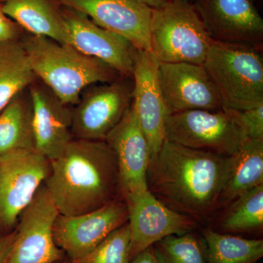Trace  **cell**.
Here are the masks:
<instances>
[{"instance_id": "cell-1", "label": "cell", "mask_w": 263, "mask_h": 263, "mask_svg": "<svg viewBox=\"0 0 263 263\" xmlns=\"http://www.w3.org/2000/svg\"><path fill=\"white\" fill-rule=\"evenodd\" d=\"M233 157L165 141L147 171L148 191L164 205L208 224L218 211Z\"/></svg>"}, {"instance_id": "cell-2", "label": "cell", "mask_w": 263, "mask_h": 263, "mask_svg": "<svg viewBox=\"0 0 263 263\" xmlns=\"http://www.w3.org/2000/svg\"><path fill=\"white\" fill-rule=\"evenodd\" d=\"M59 214L76 216L123 199L115 154L105 141L73 138L45 182Z\"/></svg>"}, {"instance_id": "cell-3", "label": "cell", "mask_w": 263, "mask_h": 263, "mask_svg": "<svg viewBox=\"0 0 263 263\" xmlns=\"http://www.w3.org/2000/svg\"><path fill=\"white\" fill-rule=\"evenodd\" d=\"M22 43L36 78L70 106L76 105L83 91L91 85L122 77L103 62L70 45L32 34Z\"/></svg>"}, {"instance_id": "cell-4", "label": "cell", "mask_w": 263, "mask_h": 263, "mask_svg": "<svg viewBox=\"0 0 263 263\" xmlns=\"http://www.w3.org/2000/svg\"><path fill=\"white\" fill-rule=\"evenodd\" d=\"M202 65L215 84L223 110H247L263 105L260 48L212 41Z\"/></svg>"}, {"instance_id": "cell-5", "label": "cell", "mask_w": 263, "mask_h": 263, "mask_svg": "<svg viewBox=\"0 0 263 263\" xmlns=\"http://www.w3.org/2000/svg\"><path fill=\"white\" fill-rule=\"evenodd\" d=\"M151 51L159 62L202 65L212 41L193 4L169 0L152 10Z\"/></svg>"}, {"instance_id": "cell-6", "label": "cell", "mask_w": 263, "mask_h": 263, "mask_svg": "<svg viewBox=\"0 0 263 263\" xmlns=\"http://www.w3.org/2000/svg\"><path fill=\"white\" fill-rule=\"evenodd\" d=\"M248 138L226 110H190L167 115L165 141L230 157Z\"/></svg>"}, {"instance_id": "cell-7", "label": "cell", "mask_w": 263, "mask_h": 263, "mask_svg": "<svg viewBox=\"0 0 263 263\" xmlns=\"http://www.w3.org/2000/svg\"><path fill=\"white\" fill-rule=\"evenodd\" d=\"M51 173V161L36 149L0 160V233L16 228L19 217Z\"/></svg>"}, {"instance_id": "cell-8", "label": "cell", "mask_w": 263, "mask_h": 263, "mask_svg": "<svg viewBox=\"0 0 263 263\" xmlns=\"http://www.w3.org/2000/svg\"><path fill=\"white\" fill-rule=\"evenodd\" d=\"M128 79L91 85L83 91L72 110L74 138L105 141L133 103V82Z\"/></svg>"}, {"instance_id": "cell-9", "label": "cell", "mask_w": 263, "mask_h": 263, "mask_svg": "<svg viewBox=\"0 0 263 263\" xmlns=\"http://www.w3.org/2000/svg\"><path fill=\"white\" fill-rule=\"evenodd\" d=\"M59 212L45 183L22 212L5 263H57L63 252L53 238Z\"/></svg>"}, {"instance_id": "cell-10", "label": "cell", "mask_w": 263, "mask_h": 263, "mask_svg": "<svg viewBox=\"0 0 263 263\" xmlns=\"http://www.w3.org/2000/svg\"><path fill=\"white\" fill-rule=\"evenodd\" d=\"M128 209L123 199L76 216L59 214L53 224L55 243L72 263L87 255L110 233L127 223Z\"/></svg>"}, {"instance_id": "cell-11", "label": "cell", "mask_w": 263, "mask_h": 263, "mask_svg": "<svg viewBox=\"0 0 263 263\" xmlns=\"http://www.w3.org/2000/svg\"><path fill=\"white\" fill-rule=\"evenodd\" d=\"M124 201L131 232L132 259L168 235L184 234L201 227L193 218L164 205L148 190Z\"/></svg>"}, {"instance_id": "cell-12", "label": "cell", "mask_w": 263, "mask_h": 263, "mask_svg": "<svg viewBox=\"0 0 263 263\" xmlns=\"http://www.w3.org/2000/svg\"><path fill=\"white\" fill-rule=\"evenodd\" d=\"M193 5L212 41L262 46L263 19L252 0H195Z\"/></svg>"}, {"instance_id": "cell-13", "label": "cell", "mask_w": 263, "mask_h": 263, "mask_svg": "<svg viewBox=\"0 0 263 263\" xmlns=\"http://www.w3.org/2000/svg\"><path fill=\"white\" fill-rule=\"evenodd\" d=\"M158 79L167 113L223 110L220 98L202 65L159 62Z\"/></svg>"}, {"instance_id": "cell-14", "label": "cell", "mask_w": 263, "mask_h": 263, "mask_svg": "<svg viewBox=\"0 0 263 263\" xmlns=\"http://www.w3.org/2000/svg\"><path fill=\"white\" fill-rule=\"evenodd\" d=\"M68 45L85 55L103 62L122 77H133L137 51L125 38L100 27L81 12H62Z\"/></svg>"}, {"instance_id": "cell-15", "label": "cell", "mask_w": 263, "mask_h": 263, "mask_svg": "<svg viewBox=\"0 0 263 263\" xmlns=\"http://www.w3.org/2000/svg\"><path fill=\"white\" fill-rule=\"evenodd\" d=\"M158 66L152 51H137L132 77L133 105L148 142L151 161L157 157L165 141V122L168 115L159 84Z\"/></svg>"}, {"instance_id": "cell-16", "label": "cell", "mask_w": 263, "mask_h": 263, "mask_svg": "<svg viewBox=\"0 0 263 263\" xmlns=\"http://www.w3.org/2000/svg\"><path fill=\"white\" fill-rule=\"evenodd\" d=\"M100 27L125 38L137 50L151 51L152 8L133 0H58Z\"/></svg>"}, {"instance_id": "cell-17", "label": "cell", "mask_w": 263, "mask_h": 263, "mask_svg": "<svg viewBox=\"0 0 263 263\" xmlns=\"http://www.w3.org/2000/svg\"><path fill=\"white\" fill-rule=\"evenodd\" d=\"M105 141L114 151L117 158L123 200L148 190L149 147L133 103Z\"/></svg>"}, {"instance_id": "cell-18", "label": "cell", "mask_w": 263, "mask_h": 263, "mask_svg": "<svg viewBox=\"0 0 263 263\" xmlns=\"http://www.w3.org/2000/svg\"><path fill=\"white\" fill-rule=\"evenodd\" d=\"M29 91L35 149L50 161L55 160L74 138L72 109L43 83L34 81Z\"/></svg>"}, {"instance_id": "cell-19", "label": "cell", "mask_w": 263, "mask_h": 263, "mask_svg": "<svg viewBox=\"0 0 263 263\" xmlns=\"http://www.w3.org/2000/svg\"><path fill=\"white\" fill-rule=\"evenodd\" d=\"M2 6L5 14L32 35L68 44L63 15L51 0H4Z\"/></svg>"}, {"instance_id": "cell-20", "label": "cell", "mask_w": 263, "mask_h": 263, "mask_svg": "<svg viewBox=\"0 0 263 263\" xmlns=\"http://www.w3.org/2000/svg\"><path fill=\"white\" fill-rule=\"evenodd\" d=\"M34 149L32 105L28 88L16 95L0 112V160Z\"/></svg>"}, {"instance_id": "cell-21", "label": "cell", "mask_w": 263, "mask_h": 263, "mask_svg": "<svg viewBox=\"0 0 263 263\" xmlns=\"http://www.w3.org/2000/svg\"><path fill=\"white\" fill-rule=\"evenodd\" d=\"M232 157L217 212L242 194L263 184V139H247Z\"/></svg>"}, {"instance_id": "cell-22", "label": "cell", "mask_w": 263, "mask_h": 263, "mask_svg": "<svg viewBox=\"0 0 263 263\" xmlns=\"http://www.w3.org/2000/svg\"><path fill=\"white\" fill-rule=\"evenodd\" d=\"M216 216L215 226L211 228L219 233L233 235L262 233L263 184L236 197Z\"/></svg>"}, {"instance_id": "cell-23", "label": "cell", "mask_w": 263, "mask_h": 263, "mask_svg": "<svg viewBox=\"0 0 263 263\" xmlns=\"http://www.w3.org/2000/svg\"><path fill=\"white\" fill-rule=\"evenodd\" d=\"M36 79L22 41H0V112Z\"/></svg>"}, {"instance_id": "cell-24", "label": "cell", "mask_w": 263, "mask_h": 263, "mask_svg": "<svg viewBox=\"0 0 263 263\" xmlns=\"http://www.w3.org/2000/svg\"><path fill=\"white\" fill-rule=\"evenodd\" d=\"M208 263H257L263 257V240L219 233L210 227L201 230Z\"/></svg>"}, {"instance_id": "cell-25", "label": "cell", "mask_w": 263, "mask_h": 263, "mask_svg": "<svg viewBox=\"0 0 263 263\" xmlns=\"http://www.w3.org/2000/svg\"><path fill=\"white\" fill-rule=\"evenodd\" d=\"M152 249L157 263H208L205 240L196 230L168 235Z\"/></svg>"}, {"instance_id": "cell-26", "label": "cell", "mask_w": 263, "mask_h": 263, "mask_svg": "<svg viewBox=\"0 0 263 263\" xmlns=\"http://www.w3.org/2000/svg\"><path fill=\"white\" fill-rule=\"evenodd\" d=\"M131 232L128 222L114 230L77 263H130Z\"/></svg>"}, {"instance_id": "cell-27", "label": "cell", "mask_w": 263, "mask_h": 263, "mask_svg": "<svg viewBox=\"0 0 263 263\" xmlns=\"http://www.w3.org/2000/svg\"><path fill=\"white\" fill-rule=\"evenodd\" d=\"M248 139H263V105L243 110H226Z\"/></svg>"}, {"instance_id": "cell-28", "label": "cell", "mask_w": 263, "mask_h": 263, "mask_svg": "<svg viewBox=\"0 0 263 263\" xmlns=\"http://www.w3.org/2000/svg\"><path fill=\"white\" fill-rule=\"evenodd\" d=\"M19 36V26L5 14L0 3V41L18 40Z\"/></svg>"}, {"instance_id": "cell-29", "label": "cell", "mask_w": 263, "mask_h": 263, "mask_svg": "<svg viewBox=\"0 0 263 263\" xmlns=\"http://www.w3.org/2000/svg\"><path fill=\"white\" fill-rule=\"evenodd\" d=\"M15 229L8 233H0V263H5L14 241Z\"/></svg>"}, {"instance_id": "cell-30", "label": "cell", "mask_w": 263, "mask_h": 263, "mask_svg": "<svg viewBox=\"0 0 263 263\" xmlns=\"http://www.w3.org/2000/svg\"><path fill=\"white\" fill-rule=\"evenodd\" d=\"M130 263H157V262L151 247L132 259Z\"/></svg>"}, {"instance_id": "cell-31", "label": "cell", "mask_w": 263, "mask_h": 263, "mask_svg": "<svg viewBox=\"0 0 263 263\" xmlns=\"http://www.w3.org/2000/svg\"><path fill=\"white\" fill-rule=\"evenodd\" d=\"M133 1L146 5L152 9H156V8H160L165 6L168 3L169 0H133Z\"/></svg>"}, {"instance_id": "cell-32", "label": "cell", "mask_w": 263, "mask_h": 263, "mask_svg": "<svg viewBox=\"0 0 263 263\" xmlns=\"http://www.w3.org/2000/svg\"><path fill=\"white\" fill-rule=\"evenodd\" d=\"M189 1H190V0H189Z\"/></svg>"}]
</instances>
